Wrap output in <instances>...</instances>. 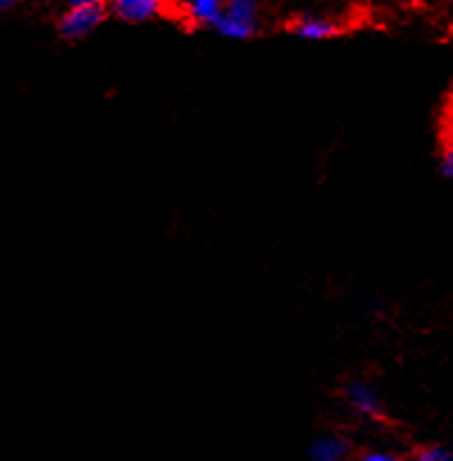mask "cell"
Instances as JSON below:
<instances>
[{"label": "cell", "mask_w": 453, "mask_h": 461, "mask_svg": "<svg viewBox=\"0 0 453 461\" xmlns=\"http://www.w3.org/2000/svg\"><path fill=\"white\" fill-rule=\"evenodd\" d=\"M440 171H442L444 177L453 180V139L447 143L442 152V159H440Z\"/></svg>", "instance_id": "30bf717a"}, {"label": "cell", "mask_w": 453, "mask_h": 461, "mask_svg": "<svg viewBox=\"0 0 453 461\" xmlns=\"http://www.w3.org/2000/svg\"><path fill=\"white\" fill-rule=\"evenodd\" d=\"M71 5H104L107 0H68Z\"/></svg>", "instance_id": "7c38bea8"}, {"label": "cell", "mask_w": 453, "mask_h": 461, "mask_svg": "<svg viewBox=\"0 0 453 461\" xmlns=\"http://www.w3.org/2000/svg\"><path fill=\"white\" fill-rule=\"evenodd\" d=\"M293 32L304 41H322V39L333 37L338 32V25L322 16H304L293 25Z\"/></svg>", "instance_id": "5b68a950"}, {"label": "cell", "mask_w": 453, "mask_h": 461, "mask_svg": "<svg viewBox=\"0 0 453 461\" xmlns=\"http://www.w3.org/2000/svg\"><path fill=\"white\" fill-rule=\"evenodd\" d=\"M213 28L218 30V34L232 39V41H245V39L254 37L256 21L241 19V16H232V14H226V12H222L220 21H218Z\"/></svg>", "instance_id": "8992f818"}, {"label": "cell", "mask_w": 453, "mask_h": 461, "mask_svg": "<svg viewBox=\"0 0 453 461\" xmlns=\"http://www.w3.org/2000/svg\"><path fill=\"white\" fill-rule=\"evenodd\" d=\"M406 3H411V5H420V3H426V0H406Z\"/></svg>", "instance_id": "5bb4252c"}, {"label": "cell", "mask_w": 453, "mask_h": 461, "mask_svg": "<svg viewBox=\"0 0 453 461\" xmlns=\"http://www.w3.org/2000/svg\"><path fill=\"white\" fill-rule=\"evenodd\" d=\"M184 12L191 23L213 28L225 12V0H184Z\"/></svg>", "instance_id": "277c9868"}, {"label": "cell", "mask_w": 453, "mask_h": 461, "mask_svg": "<svg viewBox=\"0 0 453 461\" xmlns=\"http://www.w3.org/2000/svg\"><path fill=\"white\" fill-rule=\"evenodd\" d=\"M417 459L420 461H449L451 459V452L444 446H424L417 452Z\"/></svg>", "instance_id": "9c48e42d"}, {"label": "cell", "mask_w": 453, "mask_h": 461, "mask_svg": "<svg viewBox=\"0 0 453 461\" xmlns=\"http://www.w3.org/2000/svg\"><path fill=\"white\" fill-rule=\"evenodd\" d=\"M14 3H16V0H0V12L10 10V7L14 5Z\"/></svg>", "instance_id": "4fadbf2b"}, {"label": "cell", "mask_w": 453, "mask_h": 461, "mask_svg": "<svg viewBox=\"0 0 453 461\" xmlns=\"http://www.w3.org/2000/svg\"><path fill=\"white\" fill-rule=\"evenodd\" d=\"M111 10L125 23H146L164 12V0H111Z\"/></svg>", "instance_id": "3957f363"}, {"label": "cell", "mask_w": 453, "mask_h": 461, "mask_svg": "<svg viewBox=\"0 0 453 461\" xmlns=\"http://www.w3.org/2000/svg\"><path fill=\"white\" fill-rule=\"evenodd\" d=\"M365 461H396L395 452H387V450H368L363 455Z\"/></svg>", "instance_id": "8fae6325"}, {"label": "cell", "mask_w": 453, "mask_h": 461, "mask_svg": "<svg viewBox=\"0 0 453 461\" xmlns=\"http://www.w3.org/2000/svg\"><path fill=\"white\" fill-rule=\"evenodd\" d=\"M350 446L340 437H317L308 446V456L313 461H340L345 459Z\"/></svg>", "instance_id": "52a82bcc"}, {"label": "cell", "mask_w": 453, "mask_h": 461, "mask_svg": "<svg viewBox=\"0 0 453 461\" xmlns=\"http://www.w3.org/2000/svg\"><path fill=\"white\" fill-rule=\"evenodd\" d=\"M345 400L356 414L365 416V419H381L383 416L381 398L368 382H350L345 389Z\"/></svg>", "instance_id": "7a4b0ae2"}, {"label": "cell", "mask_w": 453, "mask_h": 461, "mask_svg": "<svg viewBox=\"0 0 453 461\" xmlns=\"http://www.w3.org/2000/svg\"><path fill=\"white\" fill-rule=\"evenodd\" d=\"M104 21V5H71L59 19V34L64 39H82L93 32Z\"/></svg>", "instance_id": "6da1fadb"}, {"label": "cell", "mask_w": 453, "mask_h": 461, "mask_svg": "<svg viewBox=\"0 0 453 461\" xmlns=\"http://www.w3.org/2000/svg\"><path fill=\"white\" fill-rule=\"evenodd\" d=\"M225 12L241 19L256 21V0H225Z\"/></svg>", "instance_id": "ba28073f"}]
</instances>
